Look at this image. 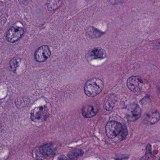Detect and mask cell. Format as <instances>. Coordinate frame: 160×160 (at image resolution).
<instances>
[{
	"label": "cell",
	"mask_w": 160,
	"mask_h": 160,
	"mask_svg": "<svg viewBox=\"0 0 160 160\" xmlns=\"http://www.w3.org/2000/svg\"><path fill=\"white\" fill-rule=\"evenodd\" d=\"M104 83L100 78H93L86 82L84 87V92L86 95L89 97L97 96L102 91Z\"/></svg>",
	"instance_id": "obj_1"
},
{
	"label": "cell",
	"mask_w": 160,
	"mask_h": 160,
	"mask_svg": "<svg viewBox=\"0 0 160 160\" xmlns=\"http://www.w3.org/2000/svg\"><path fill=\"white\" fill-rule=\"evenodd\" d=\"M21 61L22 60L21 59L18 58H14L11 60L10 62V68L14 73L16 72L17 70L20 65Z\"/></svg>",
	"instance_id": "obj_15"
},
{
	"label": "cell",
	"mask_w": 160,
	"mask_h": 160,
	"mask_svg": "<svg viewBox=\"0 0 160 160\" xmlns=\"http://www.w3.org/2000/svg\"><path fill=\"white\" fill-rule=\"evenodd\" d=\"M84 154V152L80 149H74L70 151L68 153V157L69 159L75 160L81 157Z\"/></svg>",
	"instance_id": "obj_14"
},
{
	"label": "cell",
	"mask_w": 160,
	"mask_h": 160,
	"mask_svg": "<svg viewBox=\"0 0 160 160\" xmlns=\"http://www.w3.org/2000/svg\"><path fill=\"white\" fill-rule=\"evenodd\" d=\"M122 0H108L110 3L112 4H118V3H121Z\"/></svg>",
	"instance_id": "obj_18"
},
{
	"label": "cell",
	"mask_w": 160,
	"mask_h": 160,
	"mask_svg": "<svg viewBox=\"0 0 160 160\" xmlns=\"http://www.w3.org/2000/svg\"><path fill=\"white\" fill-rule=\"evenodd\" d=\"M98 112V107L92 104H86L83 107L82 116L85 118H91L94 117Z\"/></svg>",
	"instance_id": "obj_10"
},
{
	"label": "cell",
	"mask_w": 160,
	"mask_h": 160,
	"mask_svg": "<svg viewBox=\"0 0 160 160\" xmlns=\"http://www.w3.org/2000/svg\"><path fill=\"white\" fill-rule=\"evenodd\" d=\"M128 134V131H127V128L124 126V127L122 126V130L121 132V135L120 140H122L125 139V138L127 136Z\"/></svg>",
	"instance_id": "obj_17"
},
{
	"label": "cell",
	"mask_w": 160,
	"mask_h": 160,
	"mask_svg": "<svg viewBox=\"0 0 160 160\" xmlns=\"http://www.w3.org/2000/svg\"><path fill=\"white\" fill-rule=\"evenodd\" d=\"M153 156H154V155H153V153L151 151V146L150 145H148L147 148H146V154L144 155L143 158H141V159H150L151 158H152Z\"/></svg>",
	"instance_id": "obj_16"
},
{
	"label": "cell",
	"mask_w": 160,
	"mask_h": 160,
	"mask_svg": "<svg viewBox=\"0 0 160 160\" xmlns=\"http://www.w3.org/2000/svg\"><path fill=\"white\" fill-rule=\"evenodd\" d=\"M107 54L105 50L102 48H96L91 49L88 52L87 58L90 59H104L106 58Z\"/></svg>",
	"instance_id": "obj_11"
},
{
	"label": "cell",
	"mask_w": 160,
	"mask_h": 160,
	"mask_svg": "<svg viewBox=\"0 0 160 160\" xmlns=\"http://www.w3.org/2000/svg\"><path fill=\"white\" fill-rule=\"evenodd\" d=\"M62 0H48L46 3L48 10L54 11L57 10L62 4Z\"/></svg>",
	"instance_id": "obj_13"
},
{
	"label": "cell",
	"mask_w": 160,
	"mask_h": 160,
	"mask_svg": "<svg viewBox=\"0 0 160 160\" xmlns=\"http://www.w3.org/2000/svg\"><path fill=\"white\" fill-rule=\"evenodd\" d=\"M51 53L50 48L48 46H42L35 51L34 58L38 62H43L50 58Z\"/></svg>",
	"instance_id": "obj_6"
},
{
	"label": "cell",
	"mask_w": 160,
	"mask_h": 160,
	"mask_svg": "<svg viewBox=\"0 0 160 160\" xmlns=\"http://www.w3.org/2000/svg\"><path fill=\"white\" fill-rule=\"evenodd\" d=\"M160 119V113L158 111H150L144 115L143 121L145 124L152 125L158 122Z\"/></svg>",
	"instance_id": "obj_8"
},
{
	"label": "cell",
	"mask_w": 160,
	"mask_h": 160,
	"mask_svg": "<svg viewBox=\"0 0 160 160\" xmlns=\"http://www.w3.org/2000/svg\"><path fill=\"white\" fill-rule=\"evenodd\" d=\"M127 86L131 91L134 92H141L144 87V83L140 78L138 76H132L128 78Z\"/></svg>",
	"instance_id": "obj_5"
},
{
	"label": "cell",
	"mask_w": 160,
	"mask_h": 160,
	"mask_svg": "<svg viewBox=\"0 0 160 160\" xmlns=\"http://www.w3.org/2000/svg\"><path fill=\"white\" fill-rule=\"evenodd\" d=\"M19 3L23 5H27L28 4L30 0H18Z\"/></svg>",
	"instance_id": "obj_19"
},
{
	"label": "cell",
	"mask_w": 160,
	"mask_h": 160,
	"mask_svg": "<svg viewBox=\"0 0 160 160\" xmlns=\"http://www.w3.org/2000/svg\"><path fill=\"white\" fill-rule=\"evenodd\" d=\"M118 97L115 94H111L107 96L103 103L104 108L108 111H111L115 107Z\"/></svg>",
	"instance_id": "obj_12"
},
{
	"label": "cell",
	"mask_w": 160,
	"mask_h": 160,
	"mask_svg": "<svg viewBox=\"0 0 160 160\" xmlns=\"http://www.w3.org/2000/svg\"><path fill=\"white\" fill-rule=\"evenodd\" d=\"M122 129L121 123L115 121H110L106 126V134L108 138H115L121 132Z\"/></svg>",
	"instance_id": "obj_4"
},
{
	"label": "cell",
	"mask_w": 160,
	"mask_h": 160,
	"mask_svg": "<svg viewBox=\"0 0 160 160\" xmlns=\"http://www.w3.org/2000/svg\"><path fill=\"white\" fill-rule=\"evenodd\" d=\"M158 90H159V93H160V86H159V89H158Z\"/></svg>",
	"instance_id": "obj_20"
},
{
	"label": "cell",
	"mask_w": 160,
	"mask_h": 160,
	"mask_svg": "<svg viewBox=\"0 0 160 160\" xmlns=\"http://www.w3.org/2000/svg\"><path fill=\"white\" fill-rule=\"evenodd\" d=\"M159 160H160V157L159 158Z\"/></svg>",
	"instance_id": "obj_21"
},
{
	"label": "cell",
	"mask_w": 160,
	"mask_h": 160,
	"mask_svg": "<svg viewBox=\"0 0 160 160\" xmlns=\"http://www.w3.org/2000/svg\"><path fill=\"white\" fill-rule=\"evenodd\" d=\"M49 116V111L47 107H36L31 113V119L34 122H39L45 121Z\"/></svg>",
	"instance_id": "obj_3"
},
{
	"label": "cell",
	"mask_w": 160,
	"mask_h": 160,
	"mask_svg": "<svg viewBox=\"0 0 160 160\" xmlns=\"http://www.w3.org/2000/svg\"><path fill=\"white\" fill-rule=\"evenodd\" d=\"M141 109L137 104H134L130 106L126 114V118L130 122L135 121L141 116Z\"/></svg>",
	"instance_id": "obj_7"
},
{
	"label": "cell",
	"mask_w": 160,
	"mask_h": 160,
	"mask_svg": "<svg viewBox=\"0 0 160 160\" xmlns=\"http://www.w3.org/2000/svg\"><path fill=\"white\" fill-rule=\"evenodd\" d=\"M39 151L44 157L50 158L56 154L57 149L52 144H46L41 146L39 148Z\"/></svg>",
	"instance_id": "obj_9"
},
{
	"label": "cell",
	"mask_w": 160,
	"mask_h": 160,
	"mask_svg": "<svg viewBox=\"0 0 160 160\" xmlns=\"http://www.w3.org/2000/svg\"><path fill=\"white\" fill-rule=\"evenodd\" d=\"M25 30L22 26L16 24L11 27L7 32L6 38L9 42L15 43L18 42L23 36Z\"/></svg>",
	"instance_id": "obj_2"
}]
</instances>
